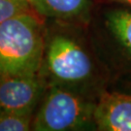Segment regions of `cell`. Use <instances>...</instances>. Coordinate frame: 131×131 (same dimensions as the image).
Segmentation results:
<instances>
[{
    "mask_svg": "<svg viewBox=\"0 0 131 131\" xmlns=\"http://www.w3.org/2000/svg\"><path fill=\"white\" fill-rule=\"evenodd\" d=\"M45 44L42 24L31 11L0 23V77L39 74Z\"/></svg>",
    "mask_w": 131,
    "mask_h": 131,
    "instance_id": "cell-1",
    "label": "cell"
},
{
    "mask_svg": "<svg viewBox=\"0 0 131 131\" xmlns=\"http://www.w3.org/2000/svg\"><path fill=\"white\" fill-rule=\"evenodd\" d=\"M96 102L81 91L61 85H50L36 116L32 129L36 131L79 130L94 126Z\"/></svg>",
    "mask_w": 131,
    "mask_h": 131,
    "instance_id": "cell-2",
    "label": "cell"
},
{
    "mask_svg": "<svg viewBox=\"0 0 131 131\" xmlns=\"http://www.w3.org/2000/svg\"><path fill=\"white\" fill-rule=\"evenodd\" d=\"M50 79V85L70 89L83 86L90 81L94 66L83 45L67 34L57 33L47 40L41 70Z\"/></svg>",
    "mask_w": 131,
    "mask_h": 131,
    "instance_id": "cell-3",
    "label": "cell"
},
{
    "mask_svg": "<svg viewBox=\"0 0 131 131\" xmlns=\"http://www.w3.org/2000/svg\"><path fill=\"white\" fill-rule=\"evenodd\" d=\"M45 88L39 74L0 77V112L33 115Z\"/></svg>",
    "mask_w": 131,
    "mask_h": 131,
    "instance_id": "cell-4",
    "label": "cell"
},
{
    "mask_svg": "<svg viewBox=\"0 0 131 131\" xmlns=\"http://www.w3.org/2000/svg\"><path fill=\"white\" fill-rule=\"evenodd\" d=\"M93 119L97 130L131 131V93H102L96 102Z\"/></svg>",
    "mask_w": 131,
    "mask_h": 131,
    "instance_id": "cell-5",
    "label": "cell"
},
{
    "mask_svg": "<svg viewBox=\"0 0 131 131\" xmlns=\"http://www.w3.org/2000/svg\"><path fill=\"white\" fill-rule=\"evenodd\" d=\"M31 9L40 16L64 21L89 20L91 0H28Z\"/></svg>",
    "mask_w": 131,
    "mask_h": 131,
    "instance_id": "cell-6",
    "label": "cell"
},
{
    "mask_svg": "<svg viewBox=\"0 0 131 131\" xmlns=\"http://www.w3.org/2000/svg\"><path fill=\"white\" fill-rule=\"evenodd\" d=\"M107 25L114 37L131 56V9H114L107 15Z\"/></svg>",
    "mask_w": 131,
    "mask_h": 131,
    "instance_id": "cell-7",
    "label": "cell"
},
{
    "mask_svg": "<svg viewBox=\"0 0 131 131\" xmlns=\"http://www.w3.org/2000/svg\"><path fill=\"white\" fill-rule=\"evenodd\" d=\"M32 123V115L0 112V131H27Z\"/></svg>",
    "mask_w": 131,
    "mask_h": 131,
    "instance_id": "cell-8",
    "label": "cell"
},
{
    "mask_svg": "<svg viewBox=\"0 0 131 131\" xmlns=\"http://www.w3.org/2000/svg\"><path fill=\"white\" fill-rule=\"evenodd\" d=\"M29 11L33 10L28 0H0V23Z\"/></svg>",
    "mask_w": 131,
    "mask_h": 131,
    "instance_id": "cell-9",
    "label": "cell"
},
{
    "mask_svg": "<svg viewBox=\"0 0 131 131\" xmlns=\"http://www.w3.org/2000/svg\"><path fill=\"white\" fill-rule=\"evenodd\" d=\"M113 1L122 3V4H123V5H126L129 8H131V0H113Z\"/></svg>",
    "mask_w": 131,
    "mask_h": 131,
    "instance_id": "cell-10",
    "label": "cell"
}]
</instances>
